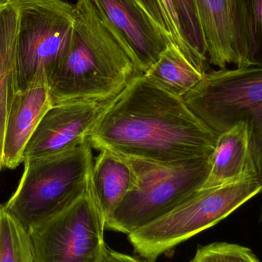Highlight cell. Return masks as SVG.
<instances>
[{
	"instance_id": "1",
	"label": "cell",
	"mask_w": 262,
	"mask_h": 262,
	"mask_svg": "<svg viewBox=\"0 0 262 262\" xmlns=\"http://www.w3.org/2000/svg\"><path fill=\"white\" fill-rule=\"evenodd\" d=\"M217 137L183 98L140 75L108 101L88 140L129 160L177 166L210 157Z\"/></svg>"
},
{
	"instance_id": "2",
	"label": "cell",
	"mask_w": 262,
	"mask_h": 262,
	"mask_svg": "<svg viewBox=\"0 0 262 262\" xmlns=\"http://www.w3.org/2000/svg\"><path fill=\"white\" fill-rule=\"evenodd\" d=\"M73 13L70 46L48 83L52 106L109 101L135 77L143 75L93 0H77Z\"/></svg>"
},
{
	"instance_id": "3",
	"label": "cell",
	"mask_w": 262,
	"mask_h": 262,
	"mask_svg": "<svg viewBox=\"0 0 262 262\" xmlns=\"http://www.w3.org/2000/svg\"><path fill=\"white\" fill-rule=\"evenodd\" d=\"M92 149L86 140L66 152L23 162L19 184L4 205L7 212L29 231L66 210L89 189Z\"/></svg>"
},
{
	"instance_id": "4",
	"label": "cell",
	"mask_w": 262,
	"mask_h": 262,
	"mask_svg": "<svg viewBox=\"0 0 262 262\" xmlns=\"http://www.w3.org/2000/svg\"><path fill=\"white\" fill-rule=\"evenodd\" d=\"M189 108L216 134L243 121L262 186V64L207 72L182 97Z\"/></svg>"
},
{
	"instance_id": "5",
	"label": "cell",
	"mask_w": 262,
	"mask_h": 262,
	"mask_svg": "<svg viewBox=\"0 0 262 262\" xmlns=\"http://www.w3.org/2000/svg\"><path fill=\"white\" fill-rule=\"evenodd\" d=\"M262 191L258 179L201 189L161 218L129 234L136 253L149 262L218 224Z\"/></svg>"
},
{
	"instance_id": "6",
	"label": "cell",
	"mask_w": 262,
	"mask_h": 262,
	"mask_svg": "<svg viewBox=\"0 0 262 262\" xmlns=\"http://www.w3.org/2000/svg\"><path fill=\"white\" fill-rule=\"evenodd\" d=\"M211 156L177 166L130 160L135 184L106 222V229L129 235L173 210L201 189Z\"/></svg>"
},
{
	"instance_id": "7",
	"label": "cell",
	"mask_w": 262,
	"mask_h": 262,
	"mask_svg": "<svg viewBox=\"0 0 262 262\" xmlns=\"http://www.w3.org/2000/svg\"><path fill=\"white\" fill-rule=\"evenodd\" d=\"M17 32V87L47 84L62 62L74 31V6L64 0H21Z\"/></svg>"
},
{
	"instance_id": "8",
	"label": "cell",
	"mask_w": 262,
	"mask_h": 262,
	"mask_svg": "<svg viewBox=\"0 0 262 262\" xmlns=\"http://www.w3.org/2000/svg\"><path fill=\"white\" fill-rule=\"evenodd\" d=\"M106 221L89 185L72 206L28 231L35 262H100Z\"/></svg>"
},
{
	"instance_id": "9",
	"label": "cell",
	"mask_w": 262,
	"mask_h": 262,
	"mask_svg": "<svg viewBox=\"0 0 262 262\" xmlns=\"http://www.w3.org/2000/svg\"><path fill=\"white\" fill-rule=\"evenodd\" d=\"M109 101H74L52 106L26 145L23 162L57 155L82 144Z\"/></svg>"
},
{
	"instance_id": "10",
	"label": "cell",
	"mask_w": 262,
	"mask_h": 262,
	"mask_svg": "<svg viewBox=\"0 0 262 262\" xmlns=\"http://www.w3.org/2000/svg\"><path fill=\"white\" fill-rule=\"evenodd\" d=\"M144 75L158 61L168 43L134 0H93Z\"/></svg>"
},
{
	"instance_id": "11",
	"label": "cell",
	"mask_w": 262,
	"mask_h": 262,
	"mask_svg": "<svg viewBox=\"0 0 262 262\" xmlns=\"http://www.w3.org/2000/svg\"><path fill=\"white\" fill-rule=\"evenodd\" d=\"M47 84L17 92L5 130L3 168L14 169L23 163V152L46 112L52 107Z\"/></svg>"
},
{
	"instance_id": "12",
	"label": "cell",
	"mask_w": 262,
	"mask_h": 262,
	"mask_svg": "<svg viewBox=\"0 0 262 262\" xmlns=\"http://www.w3.org/2000/svg\"><path fill=\"white\" fill-rule=\"evenodd\" d=\"M258 179L247 124L243 121L218 134L209 175L201 189Z\"/></svg>"
},
{
	"instance_id": "13",
	"label": "cell",
	"mask_w": 262,
	"mask_h": 262,
	"mask_svg": "<svg viewBox=\"0 0 262 262\" xmlns=\"http://www.w3.org/2000/svg\"><path fill=\"white\" fill-rule=\"evenodd\" d=\"M207 48L209 63L220 69L241 68L226 0H193Z\"/></svg>"
},
{
	"instance_id": "14",
	"label": "cell",
	"mask_w": 262,
	"mask_h": 262,
	"mask_svg": "<svg viewBox=\"0 0 262 262\" xmlns=\"http://www.w3.org/2000/svg\"><path fill=\"white\" fill-rule=\"evenodd\" d=\"M135 182V169L130 160L100 150L91 171L90 187L106 222Z\"/></svg>"
},
{
	"instance_id": "15",
	"label": "cell",
	"mask_w": 262,
	"mask_h": 262,
	"mask_svg": "<svg viewBox=\"0 0 262 262\" xmlns=\"http://www.w3.org/2000/svg\"><path fill=\"white\" fill-rule=\"evenodd\" d=\"M17 3L0 7V172L3 170L5 130L17 87Z\"/></svg>"
},
{
	"instance_id": "16",
	"label": "cell",
	"mask_w": 262,
	"mask_h": 262,
	"mask_svg": "<svg viewBox=\"0 0 262 262\" xmlns=\"http://www.w3.org/2000/svg\"><path fill=\"white\" fill-rule=\"evenodd\" d=\"M144 75L180 98L193 89L204 76L173 44H168L158 61Z\"/></svg>"
},
{
	"instance_id": "17",
	"label": "cell",
	"mask_w": 262,
	"mask_h": 262,
	"mask_svg": "<svg viewBox=\"0 0 262 262\" xmlns=\"http://www.w3.org/2000/svg\"><path fill=\"white\" fill-rule=\"evenodd\" d=\"M134 2L166 42L177 46L191 64L202 73L196 59L185 39L174 0H134Z\"/></svg>"
},
{
	"instance_id": "18",
	"label": "cell",
	"mask_w": 262,
	"mask_h": 262,
	"mask_svg": "<svg viewBox=\"0 0 262 262\" xmlns=\"http://www.w3.org/2000/svg\"><path fill=\"white\" fill-rule=\"evenodd\" d=\"M0 262H35L29 232L0 205Z\"/></svg>"
},
{
	"instance_id": "19",
	"label": "cell",
	"mask_w": 262,
	"mask_h": 262,
	"mask_svg": "<svg viewBox=\"0 0 262 262\" xmlns=\"http://www.w3.org/2000/svg\"><path fill=\"white\" fill-rule=\"evenodd\" d=\"M182 29L200 69L208 67V54L204 35L200 26L193 0H174Z\"/></svg>"
},
{
	"instance_id": "20",
	"label": "cell",
	"mask_w": 262,
	"mask_h": 262,
	"mask_svg": "<svg viewBox=\"0 0 262 262\" xmlns=\"http://www.w3.org/2000/svg\"><path fill=\"white\" fill-rule=\"evenodd\" d=\"M189 262H261L252 249L228 243H214L200 246Z\"/></svg>"
},
{
	"instance_id": "21",
	"label": "cell",
	"mask_w": 262,
	"mask_h": 262,
	"mask_svg": "<svg viewBox=\"0 0 262 262\" xmlns=\"http://www.w3.org/2000/svg\"><path fill=\"white\" fill-rule=\"evenodd\" d=\"M233 26L235 43L241 61V68L253 66L249 44L247 19L243 0H226Z\"/></svg>"
},
{
	"instance_id": "22",
	"label": "cell",
	"mask_w": 262,
	"mask_h": 262,
	"mask_svg": "<svg viewBox=\"0 0 262 262\" xmlns=\"http://www.w3.org/2000/svg\"><path fill=\"white\" fill-rule=\"evenodd\" d=\"M254 64H262V0H243Z\"/></svg>"
},
{
	"instance_id": "23",
	"label": "cell",
	"mask_w": 262,
	"mask_h": 262,
	"mask_svg": "<svg viewBox=\"0 0 262 262\" xmlns=\"http://www.w3.org/2000/svg\"><path fill=\"white\" fill-rule=\"evenodd\" d=\"M100 262H149L148 261H143V260L139 259L135 257L130 256L126 254L121 253V252H116L112 250V249L106 246L105 250L103 253L102 257Z\"/></svg>"
},
{
	"instance_id": "24",
	"label": "cell",
	"mask_w": 262,
	"mask_h": 262,
	"mask_svg": "<svg viewBox=\"0 0 262 262\" xmlns=\"http://www.w3.org/2000/svg\"><path fill=\"white\" fill-rule=\"evenodd\" d=\"M21 0H0V7L9 6V5L15 4Z\"/></svg>"
},
{
	"instance_id": "25",
	"label": "cell",
	"mask_w": 262,
	"mask_h": 262,
	"mask_svg": "<svg viewBox=\"0 0 262 262\" xmlns=\"http://www.w3.org/2000/svg\"><path fill=\"white\" fill-rule=\"evenodd\" d=\"M261 220H262V210H261Z\"/></svg>"
}]
</instances>
